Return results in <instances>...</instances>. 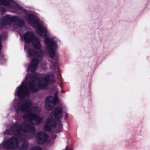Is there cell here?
Wrapping results in <instances>:
<instances>
[{
    "label": "cell",
    "mask_w": 150,
    "mask_h": 150,
    "mask_svg": "<svg viewBox=\"0 0 150 150\" xmlns=\"http://www.w3.org/2000/svg\"><path fill=\"white\" fill-rule=\"evenodd\" d=\"M28 18L40 33L42 34H46L47 32L45 26L41 24L39 19L36 16L33 14H30L28 16Z\"/></svg>",
    "instance_id": "6da1fadb"
},
{
    "label": "cell",
    "mask_w": 150,
    "mask_h": 150,
    "mask_svg": "<svg viewBox=\"0 0 150 150\" xmlns=\"http://www.w3.org/2000/svg\"><path fill=\"white\" fill-rule=\"evenodd\" d=\"M23 119L25 121L30 122L33 125H38L43 120L42 118L34 113L26 114L24 115Z\"/></svg>",
    "instance_id": "7a4b0ae2"
},
{
    "label": "cell",
    "mask_w": 150,
    "mask_h": 150,
    "mask_svg": "<svg viewBox=\"0 0 150 150\" xmlns=\"http://www.w3.org/2000/svg\"><path fill=\"white\" fill-rule=\"evenodd\" d=\"M4 148L7 149H14L18 147V139L16 137H13L8 139L4 142Z\"/></svg>",
    "instance_id": "3957f363"
},
{
    "label": "cell",
    "mask_w": 150,
    "mask_h": 150,
    "mask_svg": "<svg viewBox=\"0 0 150 150\" xmlns=\"http://www.w3.org/2000/svg\"><path fill=\"white\" fill-rule=\"evenodd\" d=\"M22 130L28 134H33L35 132V128L32 124L25 122L22 126Z\"/></svg>",
    "instance_id": "277c9868"
},
{
    "label": "cell",
    "mask_w": 150,
    "mask_h": 150,
    "mask_svg": "<svg viewBox=\"0 0 150 150\" xmlns=\"http://www.w3.org/2000/svg\"><path fill=\"white\" fill-rule=\"evenodd\" d=\"M38 80L40 89H45L49 83L47 75H40L37 77Z\"/></svg>",
    "instance_id": "5b68a950"
},
{
    "label": "cell",
    "mask_w": 150,
    "mask_h": 150,
    "mask_svg": "<svg viewBox=\"0 0 150 150\" xmlns=\"http://www.w3.org/2000/svg\"><path fill=\"white\" fill-rule=\"evenodd\" d=\"M22 131V126L19 124H16L12 126L9 129L6 130L5 134L9 135L17 134Z\"/></svg>",
    "instance_id": "8992f818"
},
{
    "label": "cell",
    "mask_w": 150,
    "mask_h": 150,
    "mask_svg": "<svg viewBox=\"0 0 150 150\" xmlns=\"http://www.w3.org/2000/svg\"><path fill=\"white\" fill-rule=\"evenodd\" d=\"M55 102L54 101V98L52 96H49L46 98L45 101V106L47 110L48 111L52 110L55 106Z\"/></svg>",
    "instance_id": "52a82bcc"
},
{
    "label": "cell",
    "mask_w": 150,
    "mask_h": 150,
    "mask_svg": "<svg viewBox=\"0 0 150 150\" xmlns=\"http://www.w3.org/2000/svg\"><path fill=\"white\" fill-rule=\"evenodd\" d=\"M48 137L47 134L45 132H39L36 137V142L39 144H44L47 141Z\"/></svg>",
    "instance_id": "ba28073f"
},
{
    "label": "cell",
    "mask_w": 150,
    "mask_h": 150,
    "mask_svg": "<svg viewBox=\"0 0 150 150\" xmlns=\"http://www.w3.org/2000/svg\"><path fill=\"white\" fill-rule=\"evenodd\" d=\"M17 18L10 15H6L3 18L1 22L3 25H9L15 23Z\"/></svg>",
    "instance_id": "9c48e42d"
},
{
    "label": "cell",
    "mask_w": 150,
    "mask_h": 150,
    "mask_svg": "<svg viewBox=\"0 0 150 150\" xmlns=\"http://www.w3.org/2000/svg\"><path fill=\"white\" fill-rule=\"evenodd\" d=\"M29 90L25 86L22 85L18 88L17 91L18 96L23 98L29 95Z\"/></svg>",
    "instance_id": "30bf717a"
},
{
    "label": "cell",
    "mask_w": 150,
    "mask_h": 150,
    "mask_svg": "<svg viewBox=\"0 0 150 150\" xmlns=\"http://www.w3.org/2000/svg\"><path fill=\"white\" fill-rule=\"evenodd\" d=\"M29 87L32 92H38L40 89L38 78L34 79L29 83Z\"/></svg>",
    "instance_id": "8fae6325"
},
{
    "label": "cell",
    "mask_w": 150,
    "mask_h": 150,
    "mask_svg": "<svg viewBox=\"0 0 150 150\" xmlns=\"http://www.w3.org/2000/svg\"><path fill=\"white\" fill-rule=\"evenodd\" d=\"M56 126V122L55 121L52 119H49L45 124L44 128L45 131L49 132L54 129Z\"/></svg>",
    "instance_id": "7c38bea8"
},
{
    "label": "cell",
    "mask_w": 150,
    "mask_h": 150,
    "mask_svg": "<svg viewBox=\"0 0 150 150\" xmlns=\"http://www.w3.org/2000/svg\"><path fill=\"white\" fill-rule=\"evenodd\" d=\"M18 147L20 150L26 149L28 148V143L26 139L23 137H21L19 140H18Z\"/></svg>",
    "instance_id": "4fadbf2b"
},
{
    "label": "cell",
    "mask_w": 150,
    "mask_h": 150,
    "mask_svg": "<svg viewBox=\"0 0 150 150\" xmlns=\"http://www.w3.org/2000/svg\"><path fill=\"white\" fill-rule=\"evenodd\" d=\"M24 38L25 41L26 43H29L32 42L34 39V34L31 32H27L24 35Z\"/></svg>",
    "instance_id": "5bb4252c"
},
{
    "label": "cell",
    "mask_w": 150,
    "mask_h": 150,
    "mask_svg": "<svg viewBox=\"0 0 150 150\" xmlns=\"http://www.w3.org/2000/svg\"><path fill=\"white\" fill-rule=\"evenodd\" d=\"M63 110L61 108H57L54 110V116L55 119L58 120H60L62 116Z\"/></svg>",
    "instance_id": "9a60e30c"
},
{
    "label": "cell",
    "mask_w": 150,
    "mask_h": 150,
    "mask_svg": "<svg viewBox=\"0 0 150 150\" xmlns=\"http://www.w3.org/2000/svg\"><path fill=\"white\" fill-rule=\"evenodd\" d=\"M38 64V60L37 59H33L32 60L30 65V69L31 71H32V72L35 71L36 69H37Z\"/></svg>",
    "instance_id": "2e32d148"
},
{
    "label": "cell",
    "mask_w": 150,
    "mask_h": 150,
    "mask_svg": "<svg viewBox=\"0 0 150 150\" xmlns=\"http://www.w3.org/2000/svg\"><path fill=\"white\" fill-rule=\"evenodd\" d=\"M31 105V102H30V101H27V102H25L21 106V110L23 112L27 111L30 109Z\"/></svg>",
    "instance_id": "e0dca14e"
},
{
    "label": "cell",
    "mask_w": 150,
    "mask_h": 150,
    "mask_svg": "<svg viewBox=\"0 0 150 150\" xmlns=\"http://www.w3.org/2000/svg\"><path fill=\"white\" fill-rule=\"evenodd\" d=\"M32 44L33 47L37 50H39L41 48V44L38 38H34V40H33Z\"/></svg>",
    "instance_id": "ac0fdd59"
},
{
    "label": "cell",
    "mask_w": 150,
    "mask_h": 150,
    "mask_svg": "<svg viewBox=\"0 0 150 150\" xmlns=\"http://www.w3.org/2000/svg\"><path fill=\"white\" fill-rule=\"evenodd\" d=\"M54 47H52L47 46V50L48 52V54H49V56L51 58H53L55 56V52Z\"/></svg>",
    "instance_id": "d6986e66"
},
{
    "label": "cell",
    "mask_w": 150,
    "mask_h": 150,
    "mask_svg": "<svg viewBox=\"0 0 150 150\" xmlns=\"http://www.w3.org/2000/svg\"><path fill=\"white\" fill-rule=\"evenodd\" d=\"M45 42L46 44L47 45V46L52 47H54V48L56 47V44H55V42L51 39H46L45 40Z\"/></svg>",
    "instance_id": "ffe728a7"
},
{
    "label": "cell",
    "mask_w": 150,
    "mask_h": 150,
    "mask_svg": "<svg viewBox=\"0 0 150 150\" xmlns=\"http://www.w3.org/2000/svg\"><path fill=\"white\" fill-rule=\"evenodd\" d=\"M14 23H15L16 25H17L18 26H19V27H22V26H24L25 24L23 20L20 19V18H17L16 20Z\"/></svg>",
    "instance_id": "44dd1931"
},
{
    "label": "cell",
    "mask_w": 150,
    "mask_h": 150,
    "mask_svg": "<svg viewBox=\"0 0 150 150\" xmlns=\"http://www.w3.org/2000/svg\"><path fill=\"white\" fill-rule=\"evenodd\" d=\"M10 4L9 0H0V4L4 6H7Z\"/></svg>",
    "instance_id": "7402d4cb"
},
{
    "label": "cell",
    "mask_w": 150,
    "mask_h": 150,
    "mask_svg": "<svg viewBox=\"0 0 150 150\" xmlns=\"http://www.w3.org/2000/svg\"><path fill=\"white\" fill-rule=\"evenodd\" d=\"M30 150H43L40 147L38 146H35V147H33Z\"/></svg>",
    "instance_id": "603a6c76"
},
{
    "label": "cell",
    "mask_w": 150,
    "mask_h": 150,
    "mask_svg": "<svg viewBox=\"0 0 150 150\" xmlns=\"http://www.w3.org/2000/svg\"><path fill=\"white\" fill-rule=\"evenodd\" d=\"M54 102H55V104H57V102H58V95H57V93H56L55 94V97H54Z\"/></svg>",
    "instance_id": "cb8c5ba5"
},
{
    "label": "cell",
    "mask_w": 150,
    "mask_h": 150,
    "mask_svg": "<svg viewBox=\"0 0 150 150\" xmlns=\"http://www.w3.org/2000/svg\"><path fill=\"white\" fill-rule=\"evenodd\" d=\"M5 12V9L4 8H2L0 10V13H1V15H3L4 14V13Z\"/></svg>",
    "instance_id": "d4e9b609"
},
{
    "label": "cell",
    "mask_w": 150,
    "mask_h": 150,
    "mask_svg": "<svg viewBox=\"0 0 150 150\" xmlns=\"http://www.w3.org/2000/svg\"><path fill=\"white\" fill-rule=\"evenodd\" d=\"M2 49V44H1V37L0 36V54H1V50Z\"/></svg>",
    "instance_id": "484cf974"
},
{
    "label": "cell",
    "mask_w": 150,
    "mask_h": 150,
    "mask_svg": "<svg viewBox=\"0 0 150 150\" xmlns=\"http://www.w3.org/2000/svg\"><path fill=\"white\" fill-rule=\"evenodd\" d=\"M3 28V25L2 23L1 22L0 23V30H2Z\"/></svg>",
    "instance_id": "4316f807"
},
{
    "label": "cell",
    "mask_w": 150,
    "mask_h": 150,
    "mask_svg": "<svg viewBox=\"0 0 150 150\" xmlns=\"http://www.w3.org/2000/svg\"><path fill=\"white\" fill-rule=\"evenodd\" d=\"M65 150H73L71 147H67Z\"/></svg>",
    "instance_id": "83f0119b"
},
{
    "label": "cell",
    "mask_w": 150,
    "mask_h": 150,
    "mask_svg": "<svg viewBox=\"0 0 150 150\" xmlns=\"http://www.w3.org/2000/svg\"></svg>",
    "instance_id": "f1b7e54d"
}]
</instances>
